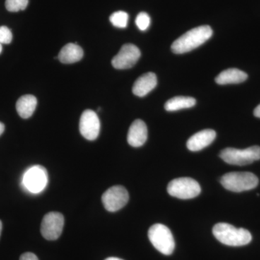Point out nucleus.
Segmentation results:
<instances>
[{
  "mask_svg": "<svg viewBox=\"0 0 260 260\" xmlns=\"http://www.w3.org/2000/svg\"><path fill=\"white\" fill-rule=\"evenodd\" d=\"M213 36V30L209 25H202L192 28L183 34L172 45V50L175 54L189 52L199 47Z\"/></svg>",
  "mask_w": 260,
  "mask_h": 260,
  "instance_id": "f257e3e1",
  "label": "nucleus"
},
{
  "mask_svg": "<svg viewBox=\"0 0 260 260\" xmlns=\"http://www.w3.org/2000/svg\"><path fill=\"white\" fill-rule=\"evenodd\" d=\"M213 234L219 242L231 246L246 245L252 239L249 231L242 228L237 229L231 224L225 223H219L214 225Z\"/></svg>",
  "mask_w": 260,
  "mask_h": 260,
  "instance_id": "f03ea898",
  "label": "nucleus"
},
{
  "mask_svg": "<svg viewBox=\"0 0 260 260\" xmlns=\"http://www.w3.org/2000/svg\"><path fill=\"white\" fill-rule=\"evenodd\" d=\"M222 186L228 190L234 192L254 189L259 184L256 176L250 172H231L220 178Z\"/></svg>",
  "mask_w": 260,
  "mask_h": 260,
  "instance_id": "7ed1b4c3",
  "label": "nucleus"
},
{
  "mask_svg": "<svg viewBox=\"0 0 260 260\" xmlns=\"http://www.w3.org/2000/svg\"><path fill=\"white\" fill-rule=\"evenodd\" d=\"M149 240L164 255H170L175 249V242L170 229L162 224H154L148 231Z\"/></svg>",
  "mask_w": 260,
  "mask_h": 260,
  "instance_id": "20e7f679",
  "label": "nucleus"
},
{
  "mask_svg": "<svg viewBox=\"0 0 260 260\" xmlns=\"http://www.w3.org/2000/svg\"><path fill=\"white\" fill-rule=\"evenodd\" d=\"M220 157L224 161L231 165H248L259 160L260 147L255 145L244 150L233 148H225L220 152Z\"/></svg>",
  "mask_w": 260,
  "mask_h": 260,
  "instance_id": "39448f33",
  "label": "nucleus"
},
{
  "mask_svg": "<svg viewBox=\"0 0 260 260\" xmlns=\"http://www.w3.org/2000/svg\"><path fill=\"white\" fill-rule=\"evenodd\" d=\"M167 190L171 196L179 199L188 200L198 197L201 192V187L194 179L183 177L170 181Z\"/></svg>",
  "mask_w": 260,
  "mask_h": 260,
  "instance_id": "423d86ee",
  "label": "nucleus"
},
{
  "mask_svg": "<svg viewBox=\"0 0 260 260\" xmlns=\"http://www.w3.org/2000/svg\"><path fill=\"white\" fill-rule=\"evenodd\" d=\"M47 169L40 165L34 166L26 171L23 178V186L32 193H39L47 186Z\"/></svg>",
  "mask_w": 260,
  "mask_h": 260,
  "instance_id": "0eeeda50",
  "label": "nucleus"
},
{
  "mask_svg": "<svg viewBox=\"0 0 260 260\" xmlns=\"http://www.w3.org/2000/svg\"><path fill=\"white\" fill-rule=\"evenodd\" d=\"M64 220L62 214L51 212L46 214L43 218L41 232L47 240L54 241L59 239L64 227Z\"/></svg>",
  "mask_w": 260,
  "mask_h": 260,
  "instance_id": "6e6552de",
  "label": "nucleus"
},
{
  "mask_svg": "<svg viewBox=\"0 0 260 260\" xmlns=\"http://www.w3.org/2000/svg\"><path fill=\"white\" fill-rule=\"evenodd\" d=\"M129 201V193L124 186L116 185L107 189L102 195V203L106 210L116 212L125 206Z\"/></svg>",
  "mask_w": 260,
  "mask_h": 260,
  "instance_id": "1a4fd4ad",
  "label": "nucleus"
},
{
  "mask_svg": "<svg viewBox=\"0 0 260 260\" xmlns=\"http://www.w3.org/2000/svg\"><path fill=\"white\" fill-rule=\"evenodd\" d=\"M140 56V49L134 44H124L119 53L113 58L112 66L117 70L129 69L139 60Z\"/></svg>",
  "mask_w": 260,
  "mask_h": 260,
  "instance_id": "9d476101",
  "label": "nucleus"
},
{
  "mask_svg": "<svg viewBox=\"0 0 260 260\" xmlns=\"http://www.w3.org/2000/svg\"><path fill=\"white\" fill-rule=\"evenodd\" d=\"M100 127V121L96 113L88 109L82 114L79 128L83 138L88 140H95L99 137Z\"/></svg>",
  "mask_w": 260,
  "mask_h": 260,
  "instance_id": "9b49d317",
  "label": "nucleus"
},
{
  "mask_svg": "<svg viewBox=\"0 0 260 260\" xmlns=\"http://www.w3.org/2000/svg\"><path fill=\"white\" fill-rule=\"evenodd\" d=\"M148 139V128L141 119H136L130 126L127 135L128 143L135 148L141 147Z\"/></svg>",
  "mask_w": 260,
  "mask_h": 260,
  "instance_id": "f8f14e48",
  "label": "nucleus"
},
{
  "mask_svg": "<svg viewBox=\"0 0 260 260\" xmlns=\"http://www.w3.org/2000/svg\"><path fill=\"white\" fill-rule=\"evenodd\" d=\"M216 133L213 129H204L192 135L186 143L191 151H199L208 147L215 140Z\"/></svg>",
  "mask_w": 260,
  "mask_h": 260,
  "instance_id": "ddd939ff",
  "label": "nucleus"
},
{
  "mask_svg": "<svg viewBox=\"0 0 260 260\" xmlns=\"http://www.w3.org/2000/svg\"><path fill=\"white\" fill-rule=\"evenodd\" d=\"M157 83L155 73H145L135 81L133 87V93L137 96L144 97L156 87Z\"/></svg>",
  "mask_w": 260,
  "mask_h": 260,
  "instance_id": "4468645a",
  "label": "nucleus"
},
{
  "mask_svg": "<svg viewBox=\"0 0 260 260\" xmlns=\"http://www.w3.org/2000/svg\"><path fill=\"white\" fill-rule=\"evenodd\" d=\"M83 50L77 44H66L61 49L58 59L64 64H73L81 60L83 56Z\"/></svg>",
  "mask_w": 260,
  "mask_h": 260,
  "instance_id": "2eb2a0df",
  "label": "nucleus"
},
{
  "mask_svg": "<svg viewBox=\"0 0 260 260\" xmlns=\"http://www.w3.org/2000/svg\"><path fill=\"white\" fill-rule=\"evenodd\" d=\"M248 75L242 70L237 68H230L224 70L215 78V82L219 85L243 83L247 79Z\"/></svg>",
  "mask_w": 260,
  "mask_h": 260,
  "instance_id": "dca6fc26",
  "label": "nucleus"
},
{
  "mask_svg": "<svg viewBox=\"0 0 260 260\" xmlns=\"http://www.w3.org/2000/svg\"><path fill=\"white\" fill-rule=\"evenodd\" d=\"M37 106V99L34 95H23L16 103L17 112L20 117L23 119H28L35 112Z\"/></svg>",
  "mask_w": 260,
  "mask_h": 260,
  "instance_id": "f3484780",
  "label": "nucleus"
},
{
  "mask_svg": "<svg viewBox=\"0 0 260 260\" xmlns=\"http://www.w3.org/2000/svg\"><path fill=\"white\" fill-rule=\"evenodd\" d=\"M196 104V100L192 97L176 96L168 101L165 104L167 112H176L181 109H189Z\"/></svg>",
  "mask_w": 260,
  "mask_h": 260,
  "instance_id": "a211bd4d",
  "label": "nucleus"
},
{
  "mask_svg": "<svg viewBox=\"0 0 260 260\" xmlns=\"http://www.w3.org/2000/svg\"><path fill=\"white\" fill-rule=\"evenodd\" d=\"M129 15L124 11H117L111 15L109 20L116 28H124L127 26Z\"/></svg>",
  "mask_w": 260,
  "mask_h": 260,
  "instance_id": "6ab92c4d",
  "label": "nucleus"
},
{
  "mask_svg": "<svg viewBox=\"0 0 260 260\" xmlns=\"http://www.w3.org/2000/svg\"><path fill=\"white\" fill-rule=\"evenodd\" d=\"M28 5V0H6L5 2L7 10L13 13L25 10Z\"/></svg>",
  "mask_w": 260,
  "mask_h": 260,
  "instance_id": "aec40b11",
  "label": "nucleus"
},
{
  "mask_svg": "<svg viewBox=\"0 0 260 260\" xmlns=\"http://www.w3.org/2000/svg\"><path fill=\"white\" fill-rule=\"evenodd\" d=\"M135 23L140 30H146L150 25V18L148 13L142 12L137 16Z\"/></svg>",
  "mask_w": 260,
  "mask_h": 260,
  "instance_id": "412c9836",
  "label": "nucleus"
},
{
  "mask_svg": "<svg viewBox=\"0 0 260 260\" xmlns=\"http://www.w3.org/2000/svg\"><path fill=\"white\" fill-rule=\"evenodd\" d=\"M13 40L11 30L7 26L0 27V44H9Z\"/></svg>",
  "mask_w": 260,
  "mask_h": 260,
  "instance_id": "4be33fe9",
  "label": "nucleus"
},
{
  "mask_svg": "<svg viewBox=\"0 0 260 260\" xmlns=\"http://www.w3.org/2000/svg\"><path fill=\"white\" fill-rule=\"evenodd\" d=\"M20 260H39L36 254L30 252L24 253L20 256Z\"/></svg>",
  "mask_w": 260,
  "mask_h": 260,
  "instance_id": "5701e85b",
  "label": "nucleus"
},
{
  "mask_svg": "<svg viewBox=\"0 0 260 260\" xmlns=\"http://www.w3.org/2000/svg\"><path fill=\"white\" fill-rule=\"evenodd\" d=\"M254 115L256 117L260 118V104L254 109Z\"/></svg>",
  "mask_w": 260,
  "mask_h": 260,
  "instance_id": "b1692460",
  "label": "nucleus"
},
{
  "mask_svg": "<svg viewBox=\"0 0 260 260\" xmlns=\"http://www.w3.org/2000/svg\"><path fill=\"white\" fill-rule=\"evenodd\" d=\"M5 129V124L0 121V136H1V135H3V133H4Z\"/></svg>",
  "mask_w": 260,
  "mask_h": 260,
  "instance_id": "393cba45",
  "label": "nucleus"
},
{
  "mask_svg": "<svg viewBox=\"0 0 260 260\" xmlns=\"http://www.w3.org/2000/svg\"><path fill=\"white\" fill-rule=\"evenodd\" d=\"M105 260H123L120 259V258L118 257H109L107 258V259H106Z\"/></svg>",
  "mask_w": 260,
  "mask_h": 260,
  "instance_id": "a878e982",
  "label": "nucleus"
},
{
  "mask_svg": "<svg viewBox=\"0 0 260 260\" xmlns=\"http://www.w3.org/2000/svg\"><path fill=\"white\" fill-rule=\"evenodd\" d=\"M2 230H3V223L0 220V235H1Z\"/></svg>",
  "mask_w": 260,
  "mask_h": 260,
  "instance_id": "bb28decb",
  "label": "nucleus"
},
{
  "mask_svg": "<svg viewBox=\"0 0 260 260\" xmlns=\"http://www.w3.org/2000/svg\"><path fill=\"white\" fill-rule=\"evenodd\" d=\"M2 51H3V46H2V44H0V54H1Z\"/></svg>",
  "mask_w": 260,
  "mask_h": 260,
  "instance_id": "cd10ccee",
  "label": "nucleus"
}]
</instances>
